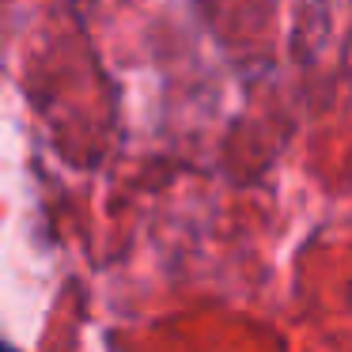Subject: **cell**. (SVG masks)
Listing matches in <instances>:
<instances>
[{
	"label": "cell",
	"instance_id": "1",
	"mask_svg": "<svg viewBox=\"0 0 352 352\" xmlns=\"http://www.w3.org/2000/svg\"><path fill=\"white\" fill-rule=\"evenodd\" d=\"M4 352H19V349H16V344H8V349H4Z\"/></svg>",
	"mask_w": 352,
	"mask_h": 352
}]
</instances>
